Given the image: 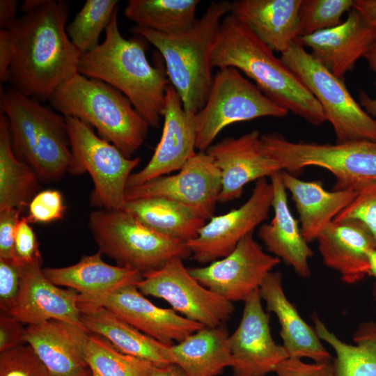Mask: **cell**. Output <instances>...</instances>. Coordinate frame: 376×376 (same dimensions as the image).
<instances>
[{
  "mask_svg": "<svg viewBox=\"0 0 376 376\" xmlns=\"http://www.w3.org/2000/svg\"><path fill=\"white\" fill-rule=\"evenodd\" d=\"M68 14L67 1L45 0L7 29L13 49L9 79L13 88L39 102L46 101L78 73L81 54L65 29Z\"/></svg>",
  "mask_w": 376,
  "mask_h": 376,
  "instance_id": "cell-1",
  "label": "cell"
},
{
  "mask_svg": "<svg viewBox=\"0 0 376 376\" xmlns=\"http://www.w3.org/2000/svg\"><path fill=\"white\" fill-rule=\"evenodd\" d=\"M212 68L242 71L276 104L314 126L326 121L319 102L299 77L246 25L229 13L220 24Z\"/></svg>",
  "mask_w": 376,
  "mask_h": 376,
  "instance_id": "cell-2",
  "label": "cell"
},
{
  "mask_svg": "<svg viewBox=\"0 0 376 376\" xmlns=\"http://www.w3.org/2000/svg\"><path fill=\"white\" fill-rule=\"evenodd\" d=\"M118 8L105 29V38L81 54L78 73L102 81L125 95L150 126L163 118L169 77L165 65H152L140 38L125 39L118 23Z\"/></svg>",
  "mask_w": 376,
  "mask_h": 376,
  "instance_id": "cell-3",
  "label": "cell"
},
{
  "mask_svg": "<svg viewBox=\"0 0 376 376\" xmlns=\"http://www.w3.org/2000/svg\"><path fill=\"white\" fill-rule=\"evenodd\" d=\"M231 11V2L212 1L188 31L167 35L134 26L131 31L154 45L165 62L167 76L185 111L196 114L205 105L213 76L211 54L221 19Z\"/></svg>",
  "mask_w": 376,
  "mask_h": 376,
  "instance_id": "cell-4",
  "label": "cell"
},
{
  "mask_svg": "<svg viewBox=\"0 0 376 376\" xmlns=\"http://www.w3.org/2000/svg\"><path fill=\"white\" fill-rule=\"evenodd\" d=\"M0 97L17 158L41 182H54L69 173L72 155L65 118L12 87L1 90Z\"/></svg>",
  "mask_w": 376,
  "mask_h": 376,
  "instance_id": "cell-5",
  "label": "cell"
},
{
  "mask_svg": "<svg viewBox=\"0 0 376 376\" xmlns=\"http://www.w3.org/2000/svg\"><path fill=\"white\" fill-rule=\"evenodd\" d=\"M64 117L79 119L97 130L127 158L142 146L150 127L130 100L109 84L77 73L49 100Z\"/></svg>",
  "mask_w": 376,
  "mask_h": 376,
  "instance_id": "cell-6",
  "label": "cell"
},
{
  "mask_svg": "<svg viewBox=\"0 0 376 376\" xmlns=\"http://www.w3.org/2000/svg\"><path fill=\"white\" fill-rule=\"evenodd\" d=\"M88 228L102 254L142 276L174 258L191 256L186 243L157 232L123 209L93 211Z\"/></svg>",
  "mask_w": 376,
  "mask_h": 376,
  "instance_id": "cell-7",
  "label": "cell"
},
{
  "mask_svg": "<svg viewBox=\"0 0 376 376\" xmlns=\"http://www.w3.org/2000/svg\"><path fill=\"white\" fill-rule=\"evenodd\" d=\"M261 142L282 171L292 174L318 166L330 171L336 178L333 190H357L376 182V141L292 142L277 132H269L261 135Z\"/></svg>",
  "mask_w": 376,
  "mask_h": 376,
  "instance_id": "cell-8",
  "label": "cell"
},
{
  "mask_svg": "<svg viewBox=\"0 0 376 376\" xmlns=\"http://www.w3.org/2000/svg\"><path fill=\"white\" fill-rule=\"evenodd\" d=\"M281 59L319 102L333 127L336 143L376 141V120L355 101L343 79L306 52L298 39L281 53Z\"/></svg>",
  "mask_w": 376,
  "mask_h": 376,
  "instance_id": "cell-9",
  "label": "cell"
},
{
  "mask_svg": "<svg viewBox=\"0 0 376 376\" xmlns=\"http://www.w3.org/2000/svg\"><path fill=\"white\" fill-rule=\"evenodd\" d=\"M72 162V175L88 173L93 182L91 204L105 210H120L126 203L125 191L132 171L140 158H127L92 127L77 118L65 117Z\"/></svg>",
  "mask_w": 376,
  "mask_h": 376,
  "instance_id": "cell-10",
  "label": "cell"
},
{
  "mask_svg": "<svg viewBox=\"0 0 376 376\" xmlns=\"http://www.w3.org/2000/svg\"><path fill=\"white\" fill-rule=\"evenodd\" d=\"M288 113L236 68L219 69L205 105L195 115L196 148L206 151L217 135L233 123L261 117L283 118Z\"/></svg>",
  "mask_w": 376,
  "mask_h": 376,
  "instance_id": "cell-11",
  "label": "cell"
},
{
  "mask_svg": "<svg viewBox=\"0 0 376 376\" xmlns=\"http://www.w3.org/2000/svg\"><path fill=\"white\" fill-rule=\"evenodd\" d=\"M136 285L143 295L166 301L178 313L207 327L226 323L235 310L233 302L200 283L180 258L143 274Z\"/></svg>",
  "mask_w": 376,
  "mask_h": 376,
  "instance_id": "cell-12",
  "label": "cell"
},
{
  "mask_svg": "<svg viewBox=\"0 0 376 376\" xmlns=\"http://www.w3.org/2000/svg\"><path fill=\"white\" fill-rule=\"evenodd\" d=\"M221 189V174L212 157L199 151L176 174L127 187L125 200L166 198L193 209L207 220L214 216Z\"/></svg>",
  "mask_w": 376,
  "mask_h": 376,
  "instance_id": "cell-13",
  "label": "cell"
},
{
  "mask_svg": "<svg viewBox=\"0 0 376 376\" xmlns=\"http://www.w3.org/2000/svg\"><path fill=\"white\" fill-rule=\"evenodd\" d=\"M273 188L266 178L256 181L252 193L240 207L213 216L197 237L186 243L192 258L210 263L229 254L245 236L267 219L272 206Z\"/></svg>",
  "mask_w": 376,
  "mask_h": 376,
  "instance_id": "cell-14",
  "label": "cell"
},
{
  "mask_svg": "<svg viewBox=\"0 0 376 376\" xmlns=\"http://www.w3.org/2000/svg\"><path fill=\"white\" fill-rule=\"evenodd\" d=\"M280 261L265 253L249 234L226 256L189 271L200 283L229 301L244 302Z\"/></svg>",
  "mask_w": 376,
  "mask_h": 376,
  "instance_id": "cell-15",
  "label": "cell"
},
{
  "mask_svg": "<svg viewBox=\"0 0 376 376\" xmlns=\"http://www.w3.org/2000/svg\"><path fill=\"white\" fill-rule=\"evenodd\" d=\"M259 289L244 301L239 325L229 336L233 376H266L289 357L270 332L269 315L262 306Z\"/></svg>",
  "mask_w": 376,
  "mask_h": 376,
  "instance_id": "cell-16",
  "label": "cell"
},
{
  "mask_svg": "<svg viewBox=\"0 0 376 376\" xmlns=\"http://www.w3.org/2000/svg\"><path fill=\"white\" fill-rule=\"evenodd\" d=\"M195 115L185 110L180 96L169 84L166 91L160 140L148 164L130 175L127 187L179 171L196 153Z\"/></svg>",
  "mask_w": 376,
  "mask_h": 376,
  "instance_id": "cell-17",
  "label": "cell"
},
{
  "mask_svg": "<svg viewBox=\"0 0 376 376\" xmlns=\"http://www.w3.org/2000/svg\"><path fill=\"white\" fill-rule=\"evenodd\" d=\"M205 152L212 157L221 174V203L240 198L248 183L270 178L282 171L264 150L258 130L237 138H225L211 145Z\"/></svg>",
  "mask_w": 376,
  "mask_h": 376,
  "instance_id": "cell-18",
  "label": "cell"
},
{
  "mask_svg": "<svg viewBox=\"0 0 376 376\" xmlns=\"http://www.w3.org/2000/svg\"><path fill=\"white\" fill-rule=\"evenodd\" d=\"M42 263L41 257L23 265L19 295L9 314L28 325L58 320L83 326L79 293L52 283L45 275Z\"/></svg>",
  "mask_w": 376,
  "mask_h": 376,
  "instance_id": "cell-19",
  "label": "cell"
},
{
  "mask_svg": "<svg viewBox=\"0 0 376 376\" xmlns=\"http://www.w3.org/2000/svg\"><path fill=\"white\" fill-rule=\"evenodd\" d=\"M143 334L167 345L182 341L203 325L191 321L172 308H160L150 301L136 285L116 290L100 304Z\"/></svg>",
  "mask_w": 376,
  "mask_h": 376,
  "instance_id": "cell-20",
  "label": "cell"
},
{
  "mask_svg": "<svg viewBox=\"0 0 376 376\" xmlns=\"http://www.w3.org/2000/svg\"><path fill=\"white\" fill-rule=\"evenodd\" d=\"M297 39L333 75L343 79L376 41V28L352 7L340 24Z\"/></svg>",
  "mask_w": 376,
  "mask_h": 376,
  "instance_id": "cell-21",
  "label": "cell"
},
{
  "mask_svg": "<svg viewBox=\"0 0 376 376\" xmlns=\"http://www.w3.org/2000/svg\"><path fill=\"white\" fill-rule=\"evenodd\" d=\"M43 272L54 284L78 292L80 304L93 306H100L111 293L123 287L136 285L143 277L134 269L105 263L99 251L82 256L74 265L45 267Z\"/></svg>",
  "mask_w": 376,
  "mask_h": 376,
  "instance_id": "cell-22",
  "label": "cell"
},
{
  "mask_svg": "<svg viewBox=\"0 0 376 376\" xmlns=\"http://www.w3.org/2000/svg\"><path fill=\"white\" fill-rule=\"evenodd\" d=\"M89 334L83 326L51 320L27 325L26 343L53 376H78L88 368L84 348Z\"/></svg>",
  "mask_w": 376,
  "mask_h": 376,
  "instance_id": "cell-23",
  "label": "cell"
},
{
  "mask_svg": "<svg viewBox=\"0 0 376 376\" xmlns=\"http://www.w3.org/2000/svg\"><path fill=\"white\" fill-rule=\"evenodd\" d=\"M316 240L324 264L338 272L344 282L354 283L368 275V253L375 247L363 224L354 219L334 220Z\"/></svg>",
  "mask_w": 376,
  "mask_h": 376,
  "instance_id": "cell-24",
  "label": "cell"
},
{
  "mask_svg": "<svg viewBox=\"0 0 376 376\" xmlns=\"http://www.w3.org/2000/svg\"><path fill=\"white\" fill-rule=\"evenodd\" d=\"M270 182L274 217L270 223L260 226L258 236L268 251L292 267L300 276L307 278L311 274L308 260L313 253L289 207L281 171L270 176Z\"/></svg>",
  "mask_w": 376,
  "mask_h": 376,
  "instance_id": "cell-25",
  "label": "cell"
},
{
  "mask_svg": "<svg viewBox=\"0 0 376 376\" xmlns=\"http://www.w3.org/2000/svg\"><path fill=\"white\" fill-rule=\"evenodd\" d=\"M267 311L274 313L280 323V335L289 357L308 358L320 363L331 360L315 330L299 315L287 299L279 272H270L259 288Z\"/></svg>",
  "mask_w": 376,
  "mask_h": 376,
  "instance_id": "cell-26",
  "label": "cell"
},
{
  "mask_svg": "<svg viewBox=\"0 0 376 376\" xmlns=\"http://www.w3.org/2000/svg\"><path fill=\"white\" fill-rule=\"evenodd\" d=\"M301 0H240L231 2L235 17L273 51L281 54L298 38Z\"/></svg>",
  "mask_w": 376,
  "mask_h": 376,
  "instance_id": "cell-27",
  "label": "cell"
},
{
  "mask_svg": "<svg viewBox=\"0 0 376 376\" xmlns=\"http://www.w3.org/2000/svg\"><path fill=\"white\" fill-rule=\"evenodd\" d=\"M281 177L291 194L302 235L308 243L316 240L357 194V189L327 191L320 181H304L284 171Z\"/></svg>",
  "mask_w": 376,
  "mask_h": 376,
  "instance_id": "cell-28",
  "label": "cell"
},
{
  "mask_svg": "<svg viewBox=\"0 0 376 376\" xmlns=\"http://www.w3.org/2000/svg\"><path fill=\"white\" fill-rule=\"evenodd\" d=\"M81 322L120 351L157 366L173 363L171 345L164 344L124 322L102 306L79 304Z\"/></svg>",
  "mask_w": 376,
  "mask_h": 376,
  "instance_id": "cell-29",
  "label": "cell"
},
{
  "mask_svg": "<svg viewBox=\"0 0 376 376\" xmlns=\"http://www.w3.org/2000/svg\"><path fill=\"white\" fill-rule=\"evenodd\" d=\"M229 336L226 323L204 327L171 345L173 363L187 376H217L233 366Z\"/></svg>",
  "mask_w": 376,
  "mask_h": 376,
  "instance_id": "cell-30",
  "label": "cell"
},
{
  "mask_svg": "<svg viewBox=\"0 0 376 376\" xmlns=\"http://www.w3.org/2000/svg\"><path fill=\"white\" fill-rule=\"evenodd\" d=\"M122 209L157 232L185 243L196 238L206 223L193 209L163 198L126 201Z\"/></svg>",
  "mask_w": 376,
  "mask_h": 376,
  "instance_id": "cell-31",
  "label": "cell"
},
{
  "mask_svg": "<svg viewBox=\"0 0 376 376\" xmlns=\"http://www.w3.org/2000/svg\"><path fill=\"white\" fill-rule=\"evenodd\" d=\"M40 180L36 171L15 156L8 119L0 115V210H22L38 193Z\"/></svg>",
  "mask_w": 376,
  "mask_h": 376,
  "instance_id": "cell-32",
  "label": "cell"
},
{
  "mask_svg": "<svg viewBox=\"0 0 376 376\" xmlns=\"http://www.w3.org/2000/svg\"><path fill=\"white\" fill-rule=\"evenodd\" d=\"M319 338L334 350V376H376V322L362 323L354 334L355 345L343 342L313 315Z\"/></svg>",
  "mask_w": 376,
  "mask_h": 376,
  "instance_id": "cell-33",
  "label": "cell"
},
{
  "mask_svg": "<svg viewBox=\"0 0 376 376\" xmlns=\"http://www.w3.org/2000/svg\"><path fill=\"white\" fill-rule=\"evenodd\" d=\"M199 3L198 0H130L124 15L137 26L175 35L195 25Z\"/></svg>",
  "mask_w": 376,
  "mask_h": 376,
  "instance_id": "cell-34",
  "label": "cell"
},
{
  "mask_svg": "<svg viewBox=\"0 0 376 376\" xmlns=\"http://www.w3.org/2000/svg\"><path fill=\"white\" fill-rule=\"evenodd\" d=\"M84 359L91 376H150L155 366L120 351L105 338L91 332Z\"/></svg>",
  "mask_w": 376,
  "mask_h": 376,
  "instance_id": "cell-35",
  "label": "cell"
},
{
  "mask_svg": "<svg viewBox=\"0 0 376 376\" xmlns=\"http://www.w3.org/2000/svg\"><path fill=\"white\" fill-rule=\"evenodd\" d=\"M118 3L116 0H87L67 26L68 37L81 54L100 45V36L109 24Z\"/></svg>",
  "mask_w": 376,
  "mask_h": 376,
  "instance_id": "cell-36",
  "label": "cell"
},
{
  "mask_svg": "<svg viewBox=\"0 0 376 376\" xmlns=\"http://www.w3.org/2000/svg\"><path fill=\"white\" fill-rule=\"evenodd\" d=\"M354 0H301L298 12V38L334 27Z\"/></svg>",
  "mask_w": 376,
  "mask_h": 376,
  "instance_id": "cell-37",
  "label": "cell"
},
{
  "mask_svg": "<svg viewBox=\"0 0 376 376\" xmlns=\"http://www.w3.org/2000/svg\"><path fill=\"white\" fill-rule=\"evenodd\" d=\"M0 376H53L32 347L24 344L0 352Z\"/></svg>",
  "mask_w": 376,
  "mask_h": 376,
  "instance_id": "cell-38",
  "label": "cell"
},
{
  "mask_svg": "<svg viewBox=\"0 0 376 376\" xmlns=\"http://www.w3.org/2000/svg\"><path fill=\"white\" fill-rule=\"evenodd\" d=\"M346 219L363 224L372 235L376 249V182L359 188L353 201L334 220Z\"/></svg>",
  "mask_w": 376,
  "mask_h": 376,
  "instance_id": "cell-39",
  "label": "cell"
},
{
  "mask_svg": "<svg viewBox=\"0 0 376 376\" xmlns=\"http://www.w3.org/2000/svg\"><path fill=\"white\" fill-rule=\"evenodd\" d=\"M65 211L62 194L55 189L39 191L29 205L30 223H49L61 219Z\"/></svg>",
  "mask_w": 376,
  "mask_h": 376,
  "instance_id": "cell-40",
  "label": "cell"
},
{
  "mask_svg": "<svg viewBox=\"0 0 376 376\" xmlns=\"http://www.w3.org/2000/svg\"><path fill=\"white\" fill-rule=\"evenodd\" d=\"M23 265L14 259L0 258V308L9 313L15 306L21 285Z\"/></svg>",
  "mask_w": 376,
  "mask_h": 376,
  "instance_id": "cell-41",
  "label": "cell"
},
{
  "mask_svg": "<svg viewBox=\"0 0 376 376\" xmlns=\"http://www.w3.org/2000/svg\"><path fill=\"white\" fill-rule=\"evenodd\" d=\"M26 217H22L15 235V258L20 265L29 264L42 257L35 233Z\"/></svg>",
  "mask_w": 376,
  "mask_h": 376,
  "instance_id": "cell-42",
  "label": "cell"
},
{
  "mask_svg": "<svg viewBox=\"0 0 376 376\" xmlns=\"http://www.w3.org/2000/svg\"><path fill=\"white\" fill-rule=\"evenodd\" d=\"M274 373L278 376H334L332 360L308 363L292 357L280 363Z\"/></svg>",
  "mask_w": 376,
  "mask_h": 376,
  "instance_id": "cell-43",
  "label": "cell"
},
{
  "mask_svg": "<svg viewBox=\"0 0 376 376\" xmlns=\"http://www.w3.org/2000/svg\"><path fill=\"white\" fill-rule=\"evenodd\" d=\"M21 210L17 208L0 210V258H15V235Z\"/></svg>",
  "mask_w": 376,
  "mask_h": 376,
  "instance_id": "cell-44",
  "label": "cell"
},
{
  "mask_svg": "<svg viewBox=\"0 0 376 376\" xmlns=\"http://www.w3.org/2000/svg\"><path fill=\"white\" fill-rule=\"evenodd\" d=\"M26 343V327L9 313H0V352Z\"/></svg>",
  "mask_w": 376,
  "mask_h": 376,
  "instance_id": "cell-45",
  "label": "cell"
},
{
  "mask_svg": "<svg viewBox=\"0 0 376 376\" xmlns=\"http://www.w3.org/2000/svg\"><path fill=\"white\" fill-rule=\"evenodd\" d=\"M13 59V49L10 32L7 29L0 31V81L9 82L10 70Z\"/></svg>",
  "mask_w": 376,
  "mask_h": 376,
  "instance_id": "cell-46",
  "label": "cell"
},
{
  "mask_svg": "<svg viewBox=\"0 0 376 376\" xmlns=\"http://www.w3.org/2000/svg\"><path fill=\"white\" fill-rule=\"evenodd\" d=\"M363 58L366 60L369 68L376 75V41L370 46L363 56ZM359 100L361 107L376 120V96L372 98L364 91L360 90L359 93Z\"/></svg>",
  "mask_w": 376,
  "mask_h": 376,
  "instance_id": "cell-47",
  "label": "cell"
},
{
  "mask_svg": "<svg viewBox=\"0 0 376 376\" xmlns=\"http://www.w3.org/2000/svg\"><path fill=\"white\" fill-rule=\"evenodd\" d=\"M18 1L16 0L0 1L1 29H8L17 19Z\"/></svg>",
  "mask_w": 376,
  "mask_h": 376,
  "instance_id": "cell-48",
  "label": "cell"
},
{
  "mask_svg": "<svg viewBox=\"0 0 376 376\" xmlns=\"http://www.w3.org/2000/svg\"><path fill=\"white\" fill-rule=\"evenodd\" d=\"M353 8L376 28V0H354Z\"/></svg>",
  "mask_w": 376,
  "mask_h": 376,
  "instance_id": "cell-49",
  "label": "cell"
},
{
  "mask_svg": "<svg viewBox=\"0 0 376 376\" xmlns=\"http://www.w3.org/2000/svg\"><path fill=\"white\" fill-rule=\"evenodd\" d=\"M150 376H187L176 364L171 363L163 366H155Z\"/></svg>",
  "mask_w": 376,
  "mask_h": 376,
  "instance_id": "cell-50",
  "label": "cell"
},
{
  "mask_svg": "<svg viewBox=\"0 0 376 376\" xmlns=\"http://www.w3.org/2000/svg\"><path fill=\"white\" fill-rule=\"evenodd\" d=\"M369 273L376 279V249H371L368 253ZM374 297L376 299V283L373 290Z\"/></svg>",
  "mask_w": 376,
  "mask_h": 376,
  "instance_id": "cell-51",
  "label": "cell"
},
{
  "mask_svg": "<svg viewBox=\"0 0 376 376\" xmlns=\"http://www.w3.org/2000/svg\"><path fill=\"white\" fill-rule=\"evenodd\" d=\"M45 1V0H26L22 3L20 10L24 13L30 12L42 6Z\"/></svg>",
  "mask_w": 376,
  "mask_h": 376,
  "instance_id": "cell-52",
  "label": "cell"
},
{
  "mask_svg": "<svg viewBox=\"0 0 376 376\" xmlns=\"http://www.w3.org/2000/svg\"><path fill=\"white\" fill-rule=\"evenodd\" d=\"M78 376H91V373L89 368L81 373Z\"/></svg>",
  "mask_w": 376,
  "mask_h": 376,
  "instance_id": "cell-53",
  "label": "cell"
}]
</instances>
